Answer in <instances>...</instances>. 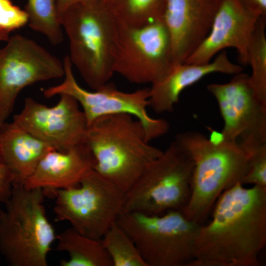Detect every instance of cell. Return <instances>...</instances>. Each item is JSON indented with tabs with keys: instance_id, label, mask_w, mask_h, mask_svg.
Listing matches in <instances>:
<instances>
[{
	"instance_id": "1",
	"label": "cell",
	"mask_w": 266,
	"mask_h": 266,
	"mask_svg": "<svg viewBox=\"0 0 266 266\" xmlns=\"http://www.w3.org/2000/svg\"><path fill=\"white\" fill-rule=\"evenodd\" d=\"M200 226L190 266H258L266 244V188L238 183L224 191Z\"/></svg>"
},
{
	"instance_id": "2",
	"label": "cell",
	"mask_w": 266,
	"mask_h": 266,
	"mask_svg": "<svg viewBox=\"0 0 266 266\" xmlns=\"http://www.w3.org/2000/svg\"><path fill=\"white\" fill-rule=\"evenodd\" d=\"M174 141L194 163L190 197L181 211L188 220L202 225L220 195L242 184L248 155L238 142L221 133L217 138H209L198 132L187 131L178 134Z\"/></svg>"
},
{
	"instance_id": "3",
	"label": "cell",
	"mask_w": 266,
	"mask_h": 266,
	"mask_svg": "<svg viewBox=\"0 0 266 266\" xmlns=\"http://www.w3.org/2000/svg\"><path fill=\"white\" fill-rule=\"evenodd\" d=\"M149 142L141 123L126 113L98 118L85 138L94 169L125 193L163 152Z\"/></svg>"
},
{
	"instance_id": "4",
	"label": "cell",
	"mask_w": 266,
	"mask_h": 266,
	"mask_svg": "<svg viewBox=\"0 0 266 266\" xmlns=\"http://www.w3.org/2000/svg\"><path fill=\"white\" fill-rule=\"evenodd\" d=\"M67 36L70 61L94 90L113 74L112 53L119 19L105 0L75 3L59 14Z\"/></svg>"
},
{
	"instance_id": "5",
	"label": "cell",
	"mask_w": 266,
	"mask_h": 266,
	"mask_svg": "<svg viewBox=\"0 0 266 266\" xmlns=\"http://www.w3.org/2000/svg\"><path fill=\"white\" fill-rule=\"evenodd\" d=\"M43 191L13 184L11 195L0 208V252L12 266H47L56 236L43 205Z\"/></svg>"
},
{
	"instance_id": "6",
	"label": "cell",
	"mask_w": 266,
	"mask_h": 266,
	"mask_svg": "<svg viewBox=\"0 0 266 266\" xmlns=\"http://www.w3.org/2000/svg\"><path fill=\"white\" fill-rule=\"evenodd\" d=\"M116 222L135 243L147 266H190L201 225L180 210L161 215L121 213Z\"/></svg>"
},
{
	"instance_id": "7",
	"label": "cell",
	"mask_w": 266,
	"mask_h": 266,
	"mask_svg": "<svg viewBox=\"0 0 266 266\" xmlns=\"http://www.w3.org/2000/svg\"><path fill=\"white\" fill-rule=\"evenodd\" d=\"M193 169L191 158L173 141L126 193L121 213L182 211L190 197Z\"/></svg>"
},
{
	"instance_id": "8",
	"label": "cell",
	"mask_w": 266,
	"mask_h": 266,
	"mask_svg": "<svg viewBox=\"0 0 266 266\" xmlns=\"http://www.w3.org/2000/svg\"><path fill=\"white\" fill-rule=\"evenodd\" d=\"M58 220L89 237L100 239L121 213L126 193L94 169L78 185L55 191Z\"/></svg>"
},
{
	"instance_id": "9",
	"label": "cell",
	"mask_w": 266,
	"mask_h": 266,
	"mask_svg": "<svg viewBox=\"0 0 266 266\" xmlns=\"http://www.w3.org/2000/svg\"><path fill=\"white\" fill-rule=\"evenodd\" d=\"M112 63L114 73L132 83L152 84L165 76L173 64L170 37L164 21L133 27L119 19Z\"/></svg>"
},
{
	"instance_id": "10",
	"label": "cell",
	"mask_w": 266,
	"mask_h": 266,
	"mask_svg": "<svg viewBox=\"0 0 266 266\" xmlns=\"http://www.w3.org/2000/svg\"><path fill=\"white\" fill-rule=\"evenodd\" d=\"M63 63L64 80L58 85L44 89L43 94L47 98L61 95L74 98L85 114L88 126L99 117L126 113L141 123L149 141L168 131L169 124L166 120L153 118L147 111L149 106V88L126 93L108 82L97 90L90 91L80 86L76 80L69 56H66Z\"/></svg>"
},
{
	"instance_id": "11",
	"label": "cell",
	"mask_w": 266,
	"mask_h": 266,
	"mask_svg": "<svg viewBox=\"0 0 266 266\" xmlns=\"http://www.w3.org/2000/svg\"><path fill=\"white\" fill-rule=\"evenodd\" d=\"M64 73L63 63L33 40L20 34L10 37L0 48V127L24 88Z\"/></svg>"
},
{
	"instance_id": "12",
	"label": "cell",
	"mask_w": 266,
	"mask_h": 266,
	"mask_svg": "<svg viewBox=\"0 0 266 266\" xmlns=\"http://www.w3.org/2000/svg\"><path fill=\"white\" fill-rule=\"evenodd\" d=\"M207 89L218 104L224 138L238 142L247 154L266 144V105L256 97L249 75L242 71L229 82L210 84Z\"/></svg>"
},
{
	"instance_id": "13",
	"label": "cell",
	"mask_w": 266,
	"mask_h": 266,
	"mask_svg": "<svg viewBox=\"0 0 266 266\" xmlns=\"http://www.w3.org/2000/svg\"><path fill=\"white\" fill-rule=\"evenodd\" d=\"M60 97L50 107L26 98L12 121L53 149L65 151L85 142L88 125L77 100L67 95Z\"/></svg>"
},
{
	"instance_id": "14",
	"label": "cell",
	"mask_w": 266,
	"mask_h": 266,
	"mask_svg": "<svg viewBox=\"0 0 266 266\" xmlns=\"http://www.w3.org/2000/svg\"><path fill=\"white\" fill-rule=\"evenodd\" d=\"M260 18L240 0H221L209 33L184 63L206 64L220 51L233 47L240 63L247 65L250 41Z\"/></svg>"
},
{
	"instance_id": "15",
	"label": "cell",
	"mask_w": 266,
	"mask_h": 266,
	"mask_svg": "<svg viewBox=\"0 0 266 266\" xmlns=\"http://www.w3.org/2000/svg\"><path fill=\"white\" fill-rule=\"evenodd\" d=\"M221 0H166L163 21L174 65L184 63L207 36Z\"/></svg>"
},
{
	"instance_id": "16",
	"label": "cell",
	"mask_w": 266,
	"mask_h": 266,
	"mask_svg": "<svg viewBox=\"0 0 266 266\" xmlns=\"http://www.w3.org/2000/svg\"><path fill=\"white\" fill-rule=\"evenodd\" d=\"M94 160L85 142L66 151H49L24 182L28 189L40 188L44 194L79 185L94 169Z\"/></svg>"
},
{
	"instance_id": "17",
	"label": "cell",
	"mask_w": 266,
	"mask_h": 266,
	"mask_svg": "<svg viewBox=\"0 0 266 266\" xmlns=\"http://www.w3.org/2000/svg\"><path fill=\"white\" fill-rule=\"evenodd\" d=\"M243 67L233 63L225 50L206 64L182 63L174 65L162 78L149 88V106L158 113L170 112L178 102L181 93L205 76L213 73L234 75Z\"/></svg>"
},
{
	"instance_id": "18",
	"label": "cell",
	"mask_w": 266,
	"mask_h": 266,
	"mask_svg": "<svg viewBox=\"0 0 266 266\" xmlns=\"http://www.w3.org/2000/svg\"><path fill=\"white\" fill-rule=\"evenodd\" d=\"M52 149L13 121L6 122L0 127V153L11 173L13 184H23Z\"/></svg>"
},
{
	"instance_id": "19",
	"label": "cell",
	"mask_w": 266,
	"mask_h": 266,
	"mask_svg": "<svg viewBox=\"0 0 266 266\" xmlns=\"http://www.w3.org/2000/svg\"><path fill=\"white\" fill-rule=\"evenodd\" d=\"M57 249L69 256L60 261L62 266H113L100 239L85 236L72 227L59 234Z\"/></svg>"
},
{
	"instance_id": "20",
	"label": "cell",
	"mask_w": 266,
	"mask_h": 266,
	"mask_svg": "<svg viewBox=\"0 0 266 266\" xmlns=\"http://www.w3.org/2000/svg\"><path fill=\"white\" fill-rule=\"evenodd\" d=\"M116 16L127 25L141 27L163 20L166 0H105Z\"/></svg>"
},
{
	"instance_id": "21",
	"label": "cell",
	"mask_w": 266,
	"mask_h": 266,
	"mask_svg": "<svg viewBox=\"0 0 266 266\" xmlns=\"http://www.w3.org/2000/svg\"><path fill=\"white\" fill-rule=\"evenodd\" d=\"M25 10L32 29L43 34L54 45L63 41L57 0H27Z\"/></svg>"
},
{
	"instance_id": "22",
	"label": "cell",
	"mask_w": 266,
	"mask_h": 266,
	"mask_svg": "<svg viewBox=\"0 0 266 266\" xmlns=\"http://www.w3.org/2000/svg\"><path fill=\"white\" fill-rule=\"evenodd\" d=\"M266 18L260 17L252 33L248 50V64L251 67L250 84L258 100L266 105Z\"/></svg>"
},
{
	"instance_id": "23",
	"label": "cell",
	"mask_w": 266,
	"mask_h": 266,
	"mask_svg": "<svg viewBox=\"0 0 266 266\" xmlns=\"http://www.w3.org/2000/svg\"><path fill=\"white\" fill-rule=\"evenodd\" d=\"M100 240L113 266H147L132 238L116 221Z\"/></svg>"
},
{
	"instance_id": "24",
	"label": "cell",
	"mask_w": 266,
	"mask_h": 266,
	"mask_svg": "<svg viewBox=\"0 0 266 266\" xmlns=\"http://www.w3.org/2000/svg\"><path fill=\"white\" fill-rule=\"evenodd\" d=\"M248 156L247 170L242 185L266 188V144L254 150Z\"/></svg>"
},
{
	"instance_id": "25",
	"label": "cell",
	"mask_w": 266,
	"mask_h": 266,
	"mask_svg": "<svg viewBox=\"0 0 266 266\" xmlns=\"http://www.w3.org/2000/svg\"><path fill=\"white\" fill-rule=\"evenodd\" d=\"M28 23L25 10L14 5L11 0H0V29L10 33Z\"/></svg>"
},
{
	"instance_id": "26",
	"label": "cell",
	"mask_w": 266,
	"mask_h": 266,
	"mask_svg": "<svg viewBox=\"0 0 266 266\" xmlns=\"http://www.w3.org/2000/svg\"><path fill=\"white\" fill-rule=\"evenodd\" d=\"M12 186L11 173L0 153V208L9 199Z\"/></svg>"
},
{
	"instance_id": "27",
	"label": "cell",
	"mask_w": 266,
	"mask_h": 266,
	"mask_svg": "<svg viewBox=\"0 0 266 266\" xmlns=\"http://www.w3.org/2000/svg\"><path fill=\"white\" fill-rule=\"evenodd\" d=\"M249 10L259 16L266 18V0H240Z\"/></svg>"
},
{
	"instance_id": "28",
	"label": "cell",
	"mask_w": 266,
	"mask_h": 266,
	"mask_svg": "<svg viewBox=\"0 0 266 266\" xmlns=\"http://www.w3.org/2000/svg\"><path fill=\"white\" fill-rule=\"evenodd\" d=\"M85 0H57L59 16L62 11L70 5Z\"/></svg>"
},
{
	"instance_id": "29",
	"label": "cell",
	"mask_w": 266,
	"mask_h": 266,
	"mask_svg": "<svg viewBox=\"0 0 266 266\" xmlns=\"http://www.w3.org/2000/svg\"><path fill=\"white\" fill-rule=\"evenodd\" d=\"M9 32L0 29V41H7L9 38Z\"/></svg>"
}]
</instances>
